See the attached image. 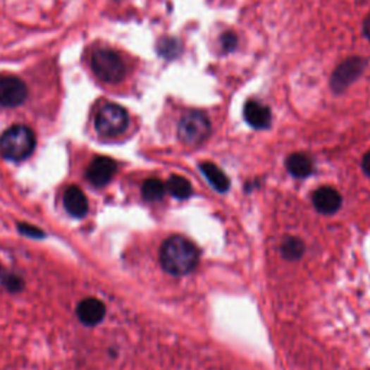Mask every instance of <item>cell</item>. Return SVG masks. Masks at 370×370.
Listing matches in <instances>:
<instances>
[{
	"label": "cell",
	"mask_w": 370,
	"mask_h": 370,
	"mask_svg": "<svg viewBox=\"0 0 370 370\" xmlns=\"http://www.w3.org/2000/svg\"><path fill=\"white\" fill-rule=\"evenodd\" d=\"M197 246L183 236H173L164 242L161 247V265L162 268L174 276L190 273L198 264Z\"/></svg>",
	"instance_id": "cell-1"
},
{
	"label": "cell",
	"mask_w": 370,
	"mask_h": 370,
	"mask_svg": "<svg viewBox=\"0 0 370 370\" xmlns=\"http://www.w3.org/2000/svg\"><path fill=\"white\" fill-rule=\"evenodd\" d=\"M37 147L35 133L31 128L16 125L0 136V154L9 161H23L31 156Z\"/></svg>",
	"instance_id": "cell-2"
},
{
	"label": "cell",
	"mask_w": 370,
	"mask_h": 370,
	"mask_svg": "<svg viewBox=\"0 0 370 370\" xmlns=\"http://www.w3.org/2000/svg\"><path fill=\"white\" fill-rule=\"evenodd\" d=\"M128 125V111L116 103H106L96 113L94 126L103 136H118L126 130Z\"/></svg>",
	"instance_id": "cell-3"
},
{
	"label": "cell",
	"mask_w": 370,
	"mask_h": 370,
	"mask_svg": "<svg viewBox=\"0 0 370 370\" xmlns=\"http://www.w3.org/2000/svg\"><path fill=\"white\" fill-rule=\"evenodd\" d=\"M92 68L99 80L109 84L122 81L126 74L125 64L119 54L110 49H99L93 54Z\"/></svg>",
	"instance_id": "cell-4"
},
{
	"label": "cell",
	"mask_w": 370,
	"mask_h": 370,
	"mask_svg": "<svg viewBox=\"0 0 370 370\" xmlns=\"http://www.w3.org/2000/svg\"><path fill=\"white\" fill-rule=\"evenodd\" d=\"M210 132V121L202 111H188L178 125V136L188 147L203 144L209 137Z\"/></svg>",
	"instance_id": "cell-5"
},
{
	"label": "cell",
	"mask_w": 370,
	"mask_h": 370,
	"mask_svg": "<svg viewBox=\"0 0 370 370\" xmlns=\"http://www.w3.org/2000/svg\"><path fill=\"white\" fill-rule=\"evenodd\" d=\"M364 67H366V61L363 58H359V56H353V58H349L345 63H341L337 67V70L333 73L330 81L331 89L337 93L345 92L353 81L359 78Z\"/></svg>",
	"instance_id": "cell-6"
},
{
	"label": "cell",
	"mask_w": 370,
	"mask_h": 370,
	"mask_svg": "<svg viewBox=\"0 0 370 370\" xmlns=\"http://www.w3.org/2000/svg\"><path fill=\"white\" fill-rule=\"evenodd\" d=\"M27 97L25 82L15 75H0V104L5 107L20 106Z\"/></svg>",
	"instance_id": "cell-7"
},
{
	"label": "cell",
	"mask_w": 370,
	"mask_h": 370,
	"mask_svg": "<svg viewBox=\"0 0 370 370\" xmlns=\"http://www.w3.org/2000/svg\"><path fill=\"white\" fill-rule=\"evenodd\" d=\"M118 171L116 162L107 156H99L93 159L87 169V178L96 187L107 185Z\"/></svg>",
	"instance_id": "cell-8"
},
{
	"label": "cell",
	"mask_w": 370,
	"mask_h": 370,
	"mask_svg": "<svg viewBox=\"0 0 370 370\" xmlns=\"http://www.w3.org/2000/svg\"><path fill=\"white\" fill-rule=\"evenodd\" d=\"M106 316V307L97 298H85L77 305V317L85 326H97Z\"/></svg>",
	"instance_id": "cell-9"
},
{
	"label": "cell",
	"mask_w": 370,
	"mask_h": 370,
	"mask_svg": "<svg viewBox=\"0 0 370 370\" xmlns=\"http://www.w3.org/2000/svg\"><path fill=\"white\" fill-rule=\"evenodd\" d=\"M243 116L249 126L253 129H266L271 126L272 115L269 107L259 101H247L243 109Z\"/></svg>",
	"instance_id": "cell-10"
},
{
	"label": "cell",
	"mask_w": 370,
	"mask_h": 370,
	"mask_svg": "<svg viewBox=\"0 0 370 370\" xmlns=\"http://www.w3.org/2000/svg\"><path fill=\"white\" fill-rule=\"evenodd\" d=\"M312 204L321 214H334L341 207V197L333 187H320L312 195Z\"/></svg>",
	"instance_id": "cell-11"
},
{
	"label": "cell",
	"mask_w": 370,
	"mask_h": 370,
	"mask_svg": "<svg viewBox=\"0 0 370 370\" xmlns=\"http://www.w3.org/2000/svg\"><path fill=\"white\" fill-rule=\"evenodd\" d=\"M63 202L67 213L75 218L84 217L89 211L87 197H85V194L75 185L66 190Z\"/></svg>",
	"instance_id": "cell-12"
},
{
	"label": "cell",
	"mask_w": 370,
	"mask_h": 370,
	"mask_svg": "<svg viewBox=\"0 0 370 370\" xmlns=\"http://www.w3.org/2000/svg\"><path fill=\"white\" fill-rule=\"evenodd\" d=\"M200 171H202V174L207 178L210 185L216 188L218 192H226L230 188L229 178H227V175L223 173V171L213 162H203L200 165Z\"/></svg>",
	"instance_id": "cell-13"
},
{
	"label": "cell",
	"mask_w": 370,
	"mask_h": 370,
	"mask_svg": "<svg viewBox=\"0 0 370 370\" xmlns=\"http://www.w3.org/2000/svg\"><path fill=\"white\" fill-rule=\"evenodd\" d=\"M287 169L290 171V174L295 178H307L312 174V161L308 155L305 154H292L287 159Z\"/></svg>",
	"instance_id": "cell-14"
},
{
	"label": "cell",
	"mask_w": 370,
	"mask_h": 370,
	"mask_svg": "<svg viewBox=\"0 0 370 370\" xmlns=\"http://www.w3.org/2000/svg\"><path fill=\"white\" fill-rule=\"evenodd\" d=\"M166 191L173 197L178 198V200H185V198H188L192 194V187L187 178L173 175L166 183Z\"/></svg>",
	"instance_id": "cell-15"
},
{
	"label": "cell",
	"mask_w": 370,
	"mask_h": 370,
	"mask_svg": "<svg viewBox=\"0 0 370 370\" xmlns=\"http://www.w3.org/2000/svg\"><path fill=\"white\" fill-rule=\"evenodd\" d=\"M280 252H282V256L288 261H297L300 259L301 256L304 254L305 252V245L302 243L301 239L298 238H287L285 240L282 242V246H280Z\"/></svg>",
	"instance_id": "cell-16"
},
{
	"label": "cell",
	"mask_w": 370,
	"mask_h": 370,
	"mask_svg": "<svg viewBox=\"0 0 370 370\" xmlns=\"http://www.w3.org/2000/svg\"><path fill=\"white\" fill-rule=\"evenodd\" d=\"M165 192H166V185L156 178H151L142 185V197L151 203L162 200Z\"/></svg>",
	"instance_id": "cell-17"
},
{
	"label": "cell",
	"mask_w": 370,
	"mask_h": 370,
	"mask_svg": "<svg viewBox=\"0 0 370 370\" xmlns=\"http://www.w3.org/2000/svg\"><path fill=\"white\" fill-rule=\"evenodd\" d=\"M181 51V45L178 42V39H173V38H165L161 39L158 44V52L165 56V58H174L177 56Z\"/></svg>",
	"instance_id": "cell-18"
},
{
	"label": "cell",
	"mask_w": 370,
	"mask_h": 370,
	"mask_svg": "<svg viewBox=\"0 0 370 370\" xmlns=\"http://www.w3.org/2000/svg\"><path fill=\"white\" fill-rule=\"evenodd\" d=\"M18 229L22 235L27 236V238H32V239H42L45 235L41 229H38V227L32 226V224H26V223H19Z\"/></svg>",
	"instance_id": "cell-19"
},
{
	"label": "cell",
	"mask_w": 370,
	"mask_h": 370,
	"mask_svg": "<svg viewBox=\"0 0 370 370\" xmlns=\"http://www.w3.org/2000/svg\"><path fill=\"white\" fill-rule=\"evenodd\" d=\"M4 287L11 292H19L23 288V280L16 275H6L4 278Z\"/></svg>",
	"instance_id": "cell-20"
},
{
	"label": "cell",
	"mask_w": 370,
	"mask_h": 370,
	"mask_svg": "<svg viewBox=\"0 0 370 370\" xmlns=\"http://www.w3.org/2000/svg\"><path fill=\"white\" fill-rule=\"evenodd\" d=\"M236 45H238V38H236L235 34L227 32V34H224V35L221 37V47H223V51L230 52V51H233V49L236 48Z\"/></svg>",
	"instance_id": "cell-21"
},
{
	"label": "cell",
	"mask_w": 370,
	"mask_h": 370,
	"mask_svg": "<svg viewBox=\"0 0 370 370\" xmlns=\"http://www.w3.org/2000/svg\"><path fill=\"white\" fill-rule=\"evenodd\" d=\"M362 169L366 175L370 177V151L367 154H364V156L362 159Z\"/></svg>",
	"instance_id": "cell-22"
},
{
	"label": "cell",
	"mask_w": 370,
	"mask_h": 370,
	"mask_svg": "<svg viewBox=\"0 0 370 370\" xmlns=\"http://www.w3.org/2000/svg\"><path fill=\"white\" fill-rule=\"evenodd\" d=\"M363 34L370 41V16H367L366 20L363 22Z\"/></svg>",
	"instance_id": "cell-23"
}]
</instances>
